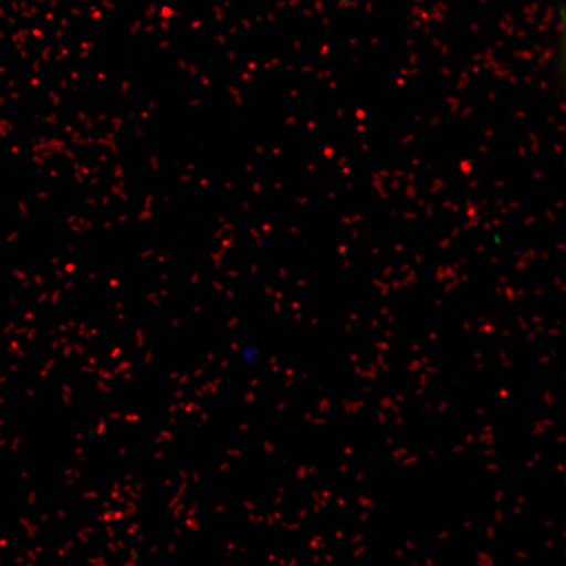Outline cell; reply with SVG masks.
Wrapping results in <instances>:
<instances>
[]
</instances>
